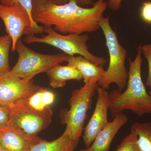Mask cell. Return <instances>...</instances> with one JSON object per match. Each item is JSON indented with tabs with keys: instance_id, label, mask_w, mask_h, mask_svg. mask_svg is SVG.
Masks as SVG:
<instances>
[{
	"instance_id": "obj_1",
	"label": "cell",
	"mask_w": 151,
	"mask_h": 151,
	"mask_svg": "<svg viewBox=\"0 0 151 151\" xmlns=\"http://www.w3.org/2000/svg\"><path fill=\"white\" fill-rule=\"evenodd\" d=\"M107 6L104 0H97L89 7L81 6L74 1L63 5L48 4L34 15L33 19L44 27L54 26L62 34L81 35L100 29L99 22Z\"/></svg>"
},
{
	"instance_id": "obj_2",
	"label": "cell",
	"mask_w": 151,
	"mask_h": 151,
	"mask_svg": "<svg viewBox=\"0 0 151 151\" xmlns=\"http://www.w3.org/2000/svg\"><path fill=\"white\" fill-rule=\"evenodd\" d=\"M142 44L137 48L134 60L129 58V69L127 87L124 91L112 90L109 95V110L114 118L126 110L138 116L151 114V97L146 90L142 77Z\"/></svg>"
},
{
	"instance_id": "obj_3",
	"label": "cell",
	"mask_w": 151,
	"mask_h": 151,
	"mask_svg": "<svg viewBox=\"0 0 151 151\" xmlns=\"http://www.w3.org/2000/svg\"><path fill=\"white\" fill-rule=\"evenodd\" d=\"M99 25L105 36L109 63L105 75L98 81V86L106 90L114 83L122 92L127 87L128 78V71L125 66L127 50L120 44L116 31L110 25L109 17H103Z\"/></svg>"
},
{
	"instance_id": "obj_4",
	"label": "cell",
	"mask_w": 151,
	"mask_h": 151,
	"mask_svg": "<svg viewBox=\"0 0 151 151\" xmlns=\"http://www.w3.org/2000/svg\"><path fill=\"white\" fill-rule=\"evenodd\" d=\"M98 81L97 78H93L79 89L73 90L69 100L70 108L61 112V122L66 125V129L77 146L84 130L87 112L91 108L92 98L99 86Z\"/></svg>"
},
{
	"instance_id": "obj_5",
	"label": "cell",
	"mask_w": 151,
	"mask_h": 151,
	"mask_svg": "<svg viewBox=\"0 0 151 151\" xmlns=\"http://www.w3.org/2000/svg\"><path fill=\"white\" fill-rule=\"evenodd\" d=\"M44 27V32L46 33V35L38 37L34 34L28 35L24 39V42L27 44H46L59 49L68 56L79 55L102 67L107 63L106 58L96 56L89 51L86 44L89 39V35L87 34L63 35L58 32L52 27Z\"/></svg>"
},
{
	"instance_id": "obj_6",
	"label": "cell",
	"mask_w": 151,
	"mask_h": 151,
	"mask_svg": "<svg viewBox=\"0 0 151 151\" xmlns=\"http://www.w3.org/2000/svg\"><path fill=\"white\" fill-rule=\"evenodd\" d=\"M16 51L18 59L11 72L18 77L32 80L39 73H46L52 67L66 62L68 55L65 53L44 54L36 52L27 47L19 39Z\"/></svg>"
},
{
	"instance_id": "obj_7",
	"label": "cell",
	"mask_w": 151,
	"mask_h": 151,
	"mask_svg": "<svg viewBox=\"0 0 151 151\" xmlns=\"http://www.w3.org/2000/svg\"><path fill=\"white\" fill-rule=\"evenodd\" d=\"M26 101L9 108L10 122L31 137H37L51 123L52 111L51 108L44 111H37L29 106Z\"/></svg>"
},
{
	"instance_id": "obj_8",
	"label": "cell",
	"mask_w": 151,
	"mask_h": 151,
	"mask_svg": "<svg viewBox=\"0 0 151 151\" xmlns=\"http://www.w3.org/2000/svg\"><path fill=\"white\" fill-rule=\"evenodd\" d=\"M40 88L32 79L20 78L11 70L0 73V105L9 110L14 105L26 101Z\"/></svg>"
},
{
	"instance_id": "obj_9",
	"label": "cell",
	"mask_w": 151,
	"mask_h": 151,
	"mask_svg": "<svg viewBox=\"0 0 151 151\" xmlns=\"http://www.w3.org/2000/svg\"><path fill=\"white\" fill-rule=\"evenodd\" d=\"M0 19L4 22L7 34L12 38V51H15L17 42L22 35L31 33L32 25L29 15L20 5L7 6L0 4Z\"/></svg>"
},
{
	"instance_id": "obj_10",
	"label": "cell",
	"mask_w": 151,
	"mask_h": 151,
	"mask_svg": "<svg viewBox=\"0 0 151 151\" xmlns=\"http://www.w3.org/2000/svg\"><path fill=\"white\" fill-rule=\"evenodd\" d=\"M96 105L93 114L84 128L83 141L86 148L91 145L97 135L108 124L109 95L106 89L98 86Z\"/></svg>"
},
{
	"instance_id": "obj_11",
	"label": "cell",
	"mask_w": 151,
	"mask_h": 151,
	"mask_svg": "<svg viewBox=\"0 0 151 151\" xmlns=\"http://www.w3.org/2000/svg\"><path fill=\"white\" fill-rule=\"evenodd\" d=\"M39 139L31 137L10 122L0 131V147L7 151H29L33 143Z\"/></svg>"
},
{
	"instance_id": "obj_12",
	"label": "cell",
	"mask_w": 151,
	"mask_h": 151,
	"mask_svg": "<svg viewBox=\"0 0 151 151\" xmlns=\"http://www.w3.org/2000/svg\"><path fill=\"white\" fill-rule=\"evenodd\" d=\"M128 122L127 115L123 113H119L101 130L91 145L79 151H109L116 134Z\"/></svg>"
},
{
	"instance_id": "obj_13",
	"label": "cell",
	"mask_w": 151,
	"mask_h": 151,
	"mask_svg": "<svg viewBox=\"0 0 151 151\" xmlns=\"http://www.w3.org/2000/svg\"><path fill=\"white\" fill-rule=\"evenodd\" d=\"M77 146L65 129L63 134L54 140L39 139L33 143L29 151H74Z\"/></svg>"
},
{
	"instance_id": "obj_14",
	"label": "cell",
	"mask_w": 151,
	"mask_h": 151,
	"mask_svg": "<svg viewBox=\"0 0 151 151\" xmlns=\"http://www.w3.org/2000/svg\"><path fill=\"white\" fill-rule=\"evenodd\" d=\"M66 62L68 65L75 68L80 72L84 83L93 78H97L99 81L105 74V70L103 67L96 65L81 55H68Z\"/></svg>"
},
{
	"instance_id": "obj_15",
	"label": "cell",
	"mask_w": 151,
	"mask_h": 151,
	"mask_svg": "<svg viewBox=\"0 0 151 151\" xmlns=\"http://www.w3.org/2000/svg\"><path fill=\"white\" fill-rule=\"evenodd\" d=\"M49 84L54 88L64 87L69 80L80 81L82 79L81 73L75 68L70 65H56L46 72Z\"/></svg>"
},
{
	"instance_id": "obj_16",
	"label": "cell",
	"mask_w": 151,
	"mask_h": 151,
	"mask_svg": "<svg viewBox=\"0 0 151 151\" xmlns=\"http://www.w3.org/2000/svg\"><path fill=\"white\" fill-rule=\"evenodd\" d=\"M138 135V143L142 151H151V123L136 122L132 127Z\"/></svg>"
},
{
	"instance_id": "obj_17",
	"label": "cell",
	"mask_w": 151,
	"mask_h": 151,
	"mask_svg": "<svg viewBox=\"0 0 151 151\" xmlns=\"http://www.w3.org/2000/svg\"><path fill=\"white\" fill-rule=\"evenodd\" d=\"M0 4L7 6H13L17 5L22 6L29 15L32 22V29L30 34H40L44 32V27L39 25L33 19L32 0H0Z\"/></svg>"
},
{
	"instance_id": "obj_18",
	"label": "cell",
	"mask_w": 151,
	"mask_h": 151,
	"mask_svg": "<svg viewBox=\"0 0 151 151\" xmlns=\"http://www.w3.org/2000/svg\"><path fill=\"white\" fill-rule=\"evenodd\" d=\"M12 39L8 35L0 37V73L10 71L9 53Z\"/></svg>"
},
{
	"instance_id": "obj_19",
	"label": "cell",
	"mask_w": 151,
	"mask_h": 151,
	"mask_svg": "<svg viewBox=\"0 0 151 151\" xmlns=\"http://www.w3.org/2000/svg\"><path fill=\"white\" fill-rule=\"evenodd\" d=\"M72 1H75L79 6L84 7L92 6L94 2V0H32V17L41 8L48 4L63 5Z\"/></svg>"
},
{
	"instance_id": "obj_20",
	"label": "cell",
	"mask_w": 151,
	"mask_h": 151,
	"mask_svg": "<svg viewBox=\"0 0 151 151\" xmlns=\"http://www.w3.org/2000/svg\"><path fill=\"white\" fill-rule=\"evenodd\" d=\"M115 151H142L138 143V135L133 127L130 133L124 138Z\"/></svg>"
},
{
	"instance_id": "obj_21",
	"label": "cell",
	"mask_w": 151,
	"mask_h": 151,
	"mask_svg": "<svg viewBox=\"0 0 151 151\" xmlns=\"http://www.w3.org/2000/svg\"><path fill=\"white\" fill-rule=\"evenodd\" d=\"M42 88L40 87L36 92L32 94L27 100L28 105L36 110L44 111L51 108L47 107L44 101L42 92Z\"/></svg>"
},
{
	"instance_id": "obj_22",
	"label": "cell",
	"mask_w": 151,
	"mask_h": 151,
	"mask_svg": "<svg viewBox=\"0 0 151 151\" xmlns=\"http://www.w3.org/2000/svg\"><path fill=\"white\" fill-rule=\"evenodd\" d=\"M141 48L142 54L147 59L148 66V73L146 84L151 89V44L142 45Z\"/></svg>"
},
{
	"instance_id": "obj_23",
	"label": "cell",
	"mask_w": 151,
	"mask_h": 151,
	"mask_svg": "<svg viewBox=\"0 0 151 151\" xmlns=\"http://www.w3.org/2000/svg\"><path fill=\"white\" fill-rule=\"evenodd\" d=\"M140 16L143 21L151 24V2L143 3L141 7Z\"/></svg>"
},
{
	"instance_id": "obj_24",
	"label": "cell",
	"mask_w": 151,
	"mask_h": 151,
	"mask_svg": "<svg viewBox=\"0 0 151 151\" xmlns=\"http://www.w3.org/2000/svg\"><path fill=\"white\" fill-rule=\"evenodd\" d=\"M10 122L8 109L0 105V131L8 126Z\"/></svg>"
},
{
	"instance_id": "obj_25",
	"label": "cell",
	"mask_w": 151,
	"mask_h": 151,
	"mask_svg": "<svg viewBox=\"0 0 151 151\" xmlns=\"http://www.w3.org/2000/svg\"><path fill=\"white\" fill-rule=\"evenodd\" d=\"M122 1L123 0H108L107 6L112 10L118 11L121 7Z\"/></svg>"
},
{
	"instance_id": "obj_26",
	"label": "cell",
	"mask_w": 151,
	"mask_h": 151,
	"mask_svg": "<svg viewBox=\"0 0 151 151\" xmlns=\"http://www.w3.org/2000/svg\"><path fill=\"white\" fill-rule=\"evenodd\" d=\"M0 151H7L5 150H4V149H3L2 148H1L0 147Z\"/></svg>"
},
{
	"instance_id": "obj_27",
	"label": "cell",
	"mask_w": 151,
	"mask_h": 151,
	"mask_svg": "<svg viewBox=\"0 0 151 151\" xmlns=\"http://www.w3.org/2000/svg\"><path fill=\"white\" fill-rule=\"evenodd\" d=\"M149 94H150V97H151V89H150V91H149Z\"/></svg>"
},
{
	"instance_id": "obj_28",
	"label": "cell",
	"mask_w": 151,
	"mask_h": 151,
	"mask_svg": "<svg viewBox=\"0 0 151 151\" xmlns=\"http://www.w3.org/2000/svg\"><path fill=\"white\" fill-rule=\"evenodd\" d=\"M0 30H1V27H0Z\"/></svg>"
}]
</instances>
